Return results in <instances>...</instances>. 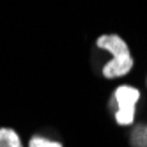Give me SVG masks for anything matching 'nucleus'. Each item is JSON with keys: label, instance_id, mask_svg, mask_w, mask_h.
Returning <instances> with one entry per match:
<instances>
[{"label": "nucleus", "instance_id": "f257e3e1", "mask_svg": "<svg viewBox=\"0 0 147 147\" xmlns=\"http://www.w3.org/2000/svg\"><path fill=\"white\" fill-rule=\"evenodd\" d=\"M96 46L110 55V60L103 66L101 73L107 80H115L126 76L133 69L135 60L128 43L119 34H103L96 39Z\"/></svg>", "mask_w": 147, "mask_h": 147}, {"label": "nucleus", "instance_id": "f03ea898", "mask_svg": "<svg viewBox=\"0 0 147 147\" xmlns=\"http://www.w3.org/2000/svg\"><path fill=\"white\" fill-rule=\"evenodd\" d=\"M142 99V92L138 87L129 85V83H122V85L115 87L112 103H113V121L121 128H129L136 121V107Z\"/></svg>", "mask_w": 147, "mask_h": 147}, {"label": "nucleus", "instance_id": "7ed1b4c3", "mask_svg": "<svg viewBox=\"0 0 147 147\" xmlns=\"http://www.w3.org/2000/svg\"><path fill=\"white\" fill-rule=\"evenodd\" d=\"M0 147H25L20 133L13 128H0Z\"/></svg>", "mask_w": 147, "mask_h": 147}, {"label": "nucleus", "instance_id": "20e7f679", "mask_svg": "<svg viewBox=\"0 0 147 147\" xmlns=\"http://www.w3.org/2000/svg\"><path fill=\"white\" fill-rule=\"evenodd\" d=\"M131 147H147V124H133L129 133Z\"/></svg>", "mask_w": 147, "mask_h": 147}, {"label": "nucleus", "instance_id": "39448f33", "mask_svg": "<svg viewBox=\"0 0 147 147\" xmlns=\"http://www.w3.org/2000/svg\"><path fill=\"white\" fill-rule=\"evenodd\" d=\"M27 147H64V144L53 138H48L45 135H32L27 142Z\"/></svg>", "mask_w": 147, "mask_h": 147}, {"label": "nucleus", "instance_id": "423d86ee", "mask_svg": "<svg viewBox=\"0 0 147 147\" xmlns=\"http://www.w3.org/2000/svg\"><path fill=\"white\" fill-rule=\"evenodd\" d=\"M145 85H147V76H145Z\"/></svg>", "mask_w": 147, "mask_h": 147}]
</instances>
